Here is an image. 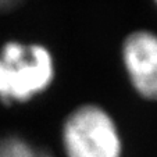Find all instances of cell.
I'll list each match as a JSON object with an SVG mask.
<instances>
[{"label":"cell","instance_id":"obj_1","mask_svg":"<svg viewBox=\"0 0 157 157\" xmlns=\"http://www.w3.org/2000/svg\"><path fill=\"white\" fill-rule=\"evenodd\" d=\"M54 63L42 44L9 42L0 50V100L24 103L50 86Z\"/></svg>","mask_w":157,"mask_h":157},{"label":"cell","instance_id":"obj_2","mask_svg":"<svg viewBox=\"0 0 157 157\" xmlns=\"http://www.w3.org/2000/svg\"><path fill=\"white\" fill-rule=\"evenodd\" d=\"M65 157H122V139L113 117L96 104L71 111L61 129Z\"/></svg>","mask_w":157,"mask_h":157},{"label":"cell","instance_id":"obj_3","mask_svg":"<svg viewBox=\"0 0 157 157\" xmlns=\"http://www.w3.org/2000/svg\"><path fill=\"white\" fill-rule=\"evenodd\" d=\"M122 61L132 86L142 98L157 100V35L135 31L122 44Z\"/></svg>","mask_w":157,"mask_h":157},{"label":"cell","instance_id":"obj_4","mask_svg":"<svg viewBox=\"0 0 157 157\" xmlns=\"http://www.w3.org/2000/svg\"><path fill=\"white\" fill-rule=\"evenodd\" d=\"M0 157H54L48 149L18 135L0 138Z\"/></svg>","mask_w":157,"mask_h":157},{"label":"cell","instance_id":"obj_5","mask_svg":"<svg viewBox=\"0 0 157 157\" xmlns=\"http://www.w3.org/2000/svg\"><path fill=\"white\" fill-rule=\"evenodd\" d=\"M22 0H0V13L9 11L21 3Z\"/></svg>","mask_w":157,"mask_h":157},{"label":"cell","instance_id":"obj_6","mask_svg":"<svg viewBox=\"0 0 157 157\" xmlns=\"http://www.w3.org/2000/svg\"><path fill=\"white\" fill-rule=\"evenodd\" d=\"M156 3H157V0H156Z\"/></svg>","mask_w":157,"mask_h":157}]
</instances>
